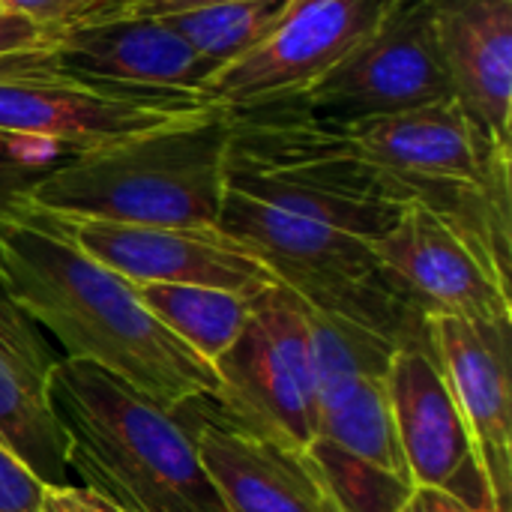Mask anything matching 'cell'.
<instances>
[{
  "label": "cell",
  "mask_w": 512,
  "mask_h": 512,
  "mask_svg": "<svg viewBox=\"0 0 512 512\" xmlns=\"http://www.w3.org/2000/svg\"><path fill=\"white\" fill-rule=\"evenodd\" d=\"M0 291L66 360L117 375L165 411L216 396L213 366L141 306L135 285L24 198L0 207Z\"/></svg>",
  "instance_id": "6da1fadb"
},
{
  "label": "cell",
  "mask_w": 512,
  "mask_h": 512,
  "mask_svg": "<svg viewBox=\"0 0 512 512\" xmlns=\"http://www.w3.org/2000/svg\"><path fill=\"white\" fill-rule=\"evenodd\" d=\"M51 408L66 438L69 474L114 510L228 512L177 411L117 375L60 357Z\"/></svg>",
  "instance_id": "7a4b0ae2"
},
{
  "label": "cell",
  "mask_w": 512,
  "mask_h": 512,
  "mask_svg": "<svg viewBox=\"0 0 512 512\" xmlns=\"http://www.w3.org/2000/svg\"><path fill=\"white\" fill-rule=\"evenodd\" d=\"M228 189L366 240L417 204L363 153L345 120L303 99L228 108Z\"/></svg>",
  "instance_id": "3957f363"
},
{
  "label": "cell",
  "mask_w": 512,
  "mask_h": 512,
  "mask_svg": "<svg viewBox=\"0 0 512 512\" xmlns=\"http://www.w3.org/2000/svg\"><path fill=\"white\" fill-rule=\"evenodd\" d=\"M228 186V108L93 150L42 174L21 198L39 210L123 225H219Z\"/></svg>",
  "instance_id": "277c9868"
},
{
  "label": "cell",
  "mask_w": 512,
  "mask_h": 512,
  "mask_svg": "<svg viewBox=\"0 0 512 512\" xmlns=\"http://www.w3.org/2000/svg\"><path fill=\"white\" fill-rule=\"evenodd\" d=\"M219 228L246 243L312 309L348 318L396 348H432L429 318L378 261L372 240L285 213L228 186Z\"/></svg>",
  "instance_id": "5b68a950"
},
{
  "label": "cell",
  "mask_w": 512,
  "mask_h": 512,
  "mask_svg": "<svg viewBox=\"0 0 512 512\" xmlns=\"http://www.w3.org/2000/svg\"><path fill=\"white\" fill-rule=\"evenodd\" d=\"M219 108L225 105L204 93L135 87L72 69L48 48L0 57V129L75 150L198 123Z\"/></svg>",
  "instance_id": "8992f818"
},
{
  "label": "cell",
  "mask_w": 512,
  "mask_h": 512,
  "mask_svg": "<svg viewBox=\"0 0 512 512\" xmlns=\"http://www.w3.org/2000/svg\"><path fill=\"white\" fill-rule=\"evenodd\" d=\"M306 312L282 282L258 291L246 327L213 363L219 387L210 405L240 432L291 450H309L315 438Z\"/></svg>",
  "instance_id": "52a82bcc"
},
{
  "label": "cell",
  "mask_w": 512,
  "mask_h": 512,
  "mask_svg": "<svg viewBox=\"0 0 512 512\" xmlns=\"http://www.w3.org/2000/svg\"><path fill=\"white\" fill-rule=\"evenodd\" d=\"M408 0H291L270 36L219 69L204 96L225 108L300 99L369 42Z\"/></svg>",
  "instance_id": "ba28073f"
},
{
  "label": "cell",
  "mask_w": 512,
  "mask_h": 512,
  "mask_svg": "<svg viewBox=\"0 0 512 512\" xmlns=\"http://www.w3.org/2000/svg\"><path fill=\"white\" fill-rule=\"evenodd\" d=\"M372 252L429 321L510 324V264L432 207L411 204L390 231L372 240Z\"/></svg>",
  "instance_id": "9c48e42d"
},
{
  "label": "cell",
  "mask_w": 512,
  "mask_h": 512,
  "mask_svg": "<svg viewBox=\"0 0 512 512\" xmlns=\"http://www.w3.org/2000/svg\"><path fill=\"white\" fill-rule=\"evenodd\" d=\"M36 207V204H33ZM48 213V210H45ZM90 258L129 282L198 285L258 294L279 279L237 237L219 225H123L48 213Z\"/></svg>",
  "instance_id": "30bf717a"
},
{
  "label": "cell",
  "mask_w": 512,
  "mask_h": 512,
  "mask_svg": "<svg viewBox=\"0 0 512 512\" xmlns=\"http://www.w3.org/2000/svg\"><path fill=\"white\" fill-rule=\"evenodd\" d=\"M453 96L429 3L408 0L369 42L351 51L300 99L336 120L384 117Z\"/></svg>",
  "instance_id": "8fae6325"
},
{
  "label": "cell",
  "mask_w": 512,
  "mask_h": 512,
  "mask_svg": "<svg viewBox=\"0 0 512 512\" xmlns=\"http://www.w3.org/2000/svg\"><path fill=\"white\" fill-rule=\"evenodd\" d=\"M387 393L411 486L441 489L474 512L498 504L474 462L465 423L432 348H396Z\"/></svg>",
  "instance_id": "7c38bea8"
},
{
  "label": "cell",
  "mask_w": 512,
  "mask_h": 512,
  "mask_svg": "<svg viewBox=\"0 0 512 512\" xmlns=\"http://www.w3.org/2000/svg\"><path fill=\"white\" fill-rule=\"evenodd\" d=\"M435 363L465 423L474 462L501 507L512 501L510 324L432 318Z\"/></svg>",
  "instance_id": "4fadbf2b"
},
{
  "label": "cell",
  "mask_w": 512,
  "mask_h": 512,
  "mask_svg": "<svg viewBox=\"0 0 512 512\" xmlns=\"http://www.w3.org/2000/svg\"><path fill=\"white\" fill-rule=\"evenodd\" d=\"M201 468L228 512H342L306 450H291L231 426L210 399L186 402Z\"/></svg>",
  "instance_id": "5bb4252c"
},
{
  "label": "cell",
  "mask_w": 512,
  "mask_h": 512,
  "mask_svg": "<svg viewBox=\"0 0 512 512\" xmlns=\"http://www.w3.org/2000/svg\"><path fill=\"white\" fill-rule=\"evenodd\" d=\"M453 96L483 135L512 147V0H426Z\"/></svg>",
  "instance_id": "9a60e30c"
},
{
  "label": "cell",
  "mask_w": 512,
  "mask_h": 512,
  "mask_svg": "<svg viewBox=\"0 0 512 512\" xmlns=\"http://www.w3.org/2000/svg\"><path fill=\"white\" fill-rule=\"evenodd\" d=\"M45 333L0 291V447L45 486H66V438L51 408L57 366Z\"/></svg>",
  "instance_id": "2e32d148"
},
{
  "label": "cell",
  "mask_w": 512,
  "mask_h": 512,
  "mask_svg": "<svg viewBox=\"0 0 512 512\" xmlns=\"http://www.w3.org/2000/svg\"><path fill=\"white\" fill-rule=\"evenodd\" d=\"M48 54L99 78L180 93H201L219 72L162 18H96L54 33Z\"/></svg>",
  "instance_id": "e0dca14e"
},
{
  "label": "cell",
  "mask_w": 512,
  "mask_h": 512,
  "mask_svg": "<svg viewBox=\"0 0 512 512\" xmlns=\"http://www.w3.org/2000/svg\"><path fill=\"white\" fill-rule=\"evenodd\" d=\"M315 438L348 456L408 477L387 378H354L315 396Z\"/></svg>",
  "instance_id": "ac0fdd59"
},
{
  "label": "cell",
  "mask_w": 512,
  "mask_h": 512,
  "mask_svg": "<svg viewBox=\"0 0 512 512\" xmlns=\"http://www.w3.org/2000/svg\"><path fill=\"white\" fill-rule=\"evenodd\" d=\"M141 306L174 333L204 363H216L240 336L252 315L255 294L198 288V285H165V282H132Z\"/></svg>",
  "instance_id": "d6986e66"
},
{
  "label": "cell",
  "mask_w": 512,
  "mask_h": 512,
  "mask_svg": "<svg viewBox=\"0 0 512 512\" xmlns=\"http://www.w3.org/2000/svg\"><path fill=\"white\" fill-rule=\"evenodd\" d=\"M291 0H234L162 18L204 60L225 69L261 45L279 24Z\"/></svg>",
  "instance_id": "ffe728a7"
},
{
  "label": "cell",
  "mask_w": 512,
  "mask_h": 512,
  "mask_svg": "<svg viewBox=\"0 0 512 512\" xmlns=\"http://www.w3.org/2000/svg\"><path fill=\"white\" fill-rule=\"evenodd\" d=\"M306 327L315 396L354 378H387L396 354V345L390 339L312 306L306 312Z\"/></svg>",
  "instance_id": "44dd1931"
},
{
  "label": "cell",
  "mask_w": 512,
  "mask_h": 512,
  "mask_svg": "<svg viewBox=\"0 0 512 512\" xmlns=\"http://www.w3.org/2000/svg\"><path fill=\"white\" fill-rule=\"evenodd\" d=\"M306 453L342 512H399L414 492L408 477L348 456L318 438H312Z\"/></svg>",
  "instance_id": "7402d4cb"
},
{
  "label": "cell",
  "mask_w": 512,
  "mask_h": 512,
  "mask_svg": "<svg viewBox=\"0 0 512 512\" xmlns=\"http://www.w3.org/2000/svg\"><path fill=\"white\" fill-rule=\"evenodd\" d=\"M75 153L81 150L60 141L0 129V207L21 198L42 174L72 159Z\"/></svg>",
  "instance_id": "603a6c76"
},
{
  "label": "cell",
  "mask_w": 512,
  "mask_h": 512,
  "mask_svg": "<svg viewBox=\"0 0 512 512\" xmlns=\"http://www.w3.org/2000/svg\"><path fill=\"white\" fill-rule=\"evenodd\" d=\"M114 3L117 0H0V9L24 15L27 21L60 33L102 18L114 9Z\"/></svg>",
  "instance_id": "cb8c5ba5"
},
{
  "label": "cell",
  "mask_w": 512,
  "mask_h": 512,
  "mask_svg": "<svg viewBox=\"0 0 512 512\" xmlns=\"http://www.w3.org/2000/svg\"><path fill=\"white\" fill-rule=\"evenodd\" d=\"M45 483L0 447V512H42Z\"/></svg>",
  "instance_id": "d4e9b609"
},
{
  "label": "cell",
  "mask_w": 512,
  "mask_h": 512,
  "mask_svg": "<svg viewBox=\"0 0 512 512\" xmlns=\"http://www.w3.org/2000/svg\"><path fill=\"white\" fill-rule=\"evenodd\" d=\"M54 39L51 30L27 21L24 15L15 12H0V57L30 51V48H48Z\"/></svg>",
  "instance_id": "484cf974"
},
{
  "label": "cell",
  "mask_w": 512,
  "mask_h": 512,
  "mask_svg": "<svg viewBox=\"0 0 512 512\" xmlns=\"http://www.w3.org/2000/svg\"><path fill=\"white\" fill-rule=\"evenodd\" d=\"M213 3H234V0H117L114 9L105 12L102 18H168Z\"/></svg>",
  "instance_id": "4316f807"
},
{
  "label": "cell",
  "mask_w": 512,
  "mask_h": 512,
  "mask_svg": "<svg viewBox=\"0 0 512 512\" xmlns=\"http://www.w3.org/2000/svg\"><path fill=\"white\" fill-rule=\"evenodd\" d=\"M42 512H120L111 504H105L102 498H96L87 489H75V486H45L42 495Z\"/></svg>",
  "instance_id": "83f0119b"
},
{
  "label": "cell",
  "mask_w": 512,
  "mask_h": 512,
  "mask_svg": "<svg viewBox=\"0 0 512 512\" xmlns=\"http://www.w3.org/2000/svg\"><path fill=\"white\" fill-rule=\"evenodd\" d=\"M399 512H474L441 489H414ZM483 512V510H480Z\"/></svg>",
  "instance_id": "f1b7e54d"
},
{
  "label": "cell",
  "mask_w": 512,
  "mask_h": 512,
  "mask_svg": "<svg viewBox=\"0 0 512 512\" xmlns=\"http://www.w3.org/2000/svg\"><path fill=\"white\" fill-rule=\"evenodd\" d=\"M483 512H510V507H501V504H492L489 510H483Z\"/></svg>",
  "instance_id": "f546056e"
},
{
  "label": "cell",
  "mask_w": 512,
  "mask_h": 512,
  "mask_svg": "<svg viewBox=\"0 0 512 512\" xmlns=\"http://www.w3.org/2000/svg\"><path fill=\"white\" fill-rule=\"evenodd\" d=\"M0 12H3V9H0Z\"/></svg>",
  "instance_id": "4dcf8cb0"
}]
</instances>
